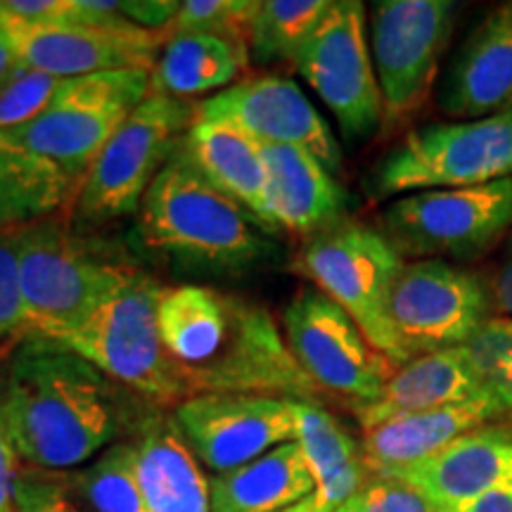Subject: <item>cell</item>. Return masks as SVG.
Returning <instances> with one entry per match:
<instances>
[{
	"label": "cell",
	"mask_w": 512,
	"mask_h": 512,
	"mask_svg": "<svg viewBox=\"0 0 512 512\" xmlns=\"http://www.w3.org/2000/svg\"><path fill=\"white\" fill-rule=\"evenodd\" d=\"M114 387L62 344L17 339L0 368V413L24 467L69 472L117 444L121 408Z\"/></svg>",
	"instance_id": "7a4b0ae2"
},
{
	"label": "cell",
	"mask_w": 512,
	"mask_h": 512,
	"mask_svg": "<svg viewBox=\"0 0 512 512\" xmlns=\"http://www.w3.org/2000/svg\"><path fill=\"white\" fill-rule=\"evenodd\" d=\"M62 79L17 64L15 74L0 88V133L36 119L48 107Z\"/></svg>",
	"instance_id": "d6a6232c"
},
{
	"label": "cell",
	"mask_w": 512,
	"mask_h": 512,
	"mask_svg": "<svg viewBox=\"0 0 512 512\" xmlns=\"http://www.w3.org/2000/svg\"><path fill=\"white\" fill-rule=\"evenodd\" d=\"M74 197L72 181L55 164L22 150L0 133V230L53 219Z\"/></svg>",
	"instance_id": "83f0119b"
},
{
	"label": "cell",
	"mask_w": 512,
	"mask_h": 512,
	"mask_svg": "<svg viewBox=\"0 0 512 512\" xmlns=\"http://www.w3.org/2000/svg\"><path fill=\"white\" fill-rule=\"evenodd\" d=\"M245 38L219 34L171 36L150 74L152 93L190 100L226 91L249 67Z\"/></svg>",
	"instance_id": "484cf974"
},
{
	"label": "cell",
	"mask_w": 512,
	"mask_h": 512,
	"mask_svg": "<svg viewBox=\"0 0 512 512\" xmlns=\"http://www.w3.org/2000/svg\"><path fill=\"white\" fill-rule=\"evenodd\" d=\"M489 392L467 361L463 347L415 356L394 370L382 394L370 403L354 406L363 432L382 422L456 403L489 399Z\"/></svg>",
	"instance_id": "7402d4cb"
},
{
	"label": "cell",
	"mask_w": 512,
	"mask_h": 512,
	"mask_svg": "<svg viewBox=\"0 0 512 512\" xmlns=\"http://www.w3.org/2000/svg\"><path fill=\"white\" fill-rule=\"evenodd\" d=\"M15 69H17L15 55H12L8 43L3 41V36H0V88L10 81V76L15 74Z\"/></svg>",
	"instance_id": "60d3db41"
},
{
	"label": "cell",
	"mask_w": 512,
	"mask_h": 512,
	"mask_svg": "<svg viewBox=\"0 0 512 512\" xmlns=\"http://www.w3.org/2000/svg\"><path fill=\"white\" fill-rule=\"evenodd\" d=\"M183 150L216 188L256 216L268 233H278L268 207V171L259 140L238 126L195 121L185 133Z\"/></svg>",
	"instance_id": "cb8c5ba5"
},
{
	"label": "cell",
	"mask_w": 512,
	"mask_h": 512,
	"mask_svg": "<svg viewBox=\"0 0 512 512\" xmlns=\"http://www.w3.org/2000/svg\"><path fill=\"white\" fill-rule=\"evenodd\" d=\"M453 22L456 3L451 0H380L373 5L368 46L387 126L411 119L430 98Z\"/></svg>",
	"instance_id": "8fae6325"
},
{
	"label": "cell",
	"mask_w": 512,
	"mask_h": 512,
	"mask_svg": "<svg viewBox=\"0 0 512 512\" xmlns=\"http://www.w3.org/2000/svg\"><path fill=\"white\" fill-rule=\"evenodd\" d=\"M152 72H100L62 79L48 107L3 136L48 159L79 192L102 147L152 93Z\"/></svg>",
	"instance_id": "9c48e42d"
},
{
	"label": "cell",
	"mask_w": 512,
	"mask_h": 512,
	"mask_svg": "<svg viewBox=\"0 0 512 512\" xmlns=\"http://www.w3.org/2000/svg\"><path fill=\"white\" fill-rule=\"evenodd\" d=\"M81 17L27 24L0 10V36L17 64L57 79L100 72H152L169 41L166 31L128 22L119 3L79 0Z\"/></svg>",
	"instance_id": "8992f818"
},
{
	"label": "cell",
	"mask_w": 512,
	"mask_h": 512,
	"mask_svg": "<svg viewBox=\"0 0 512 512\" xmlns=\"http://www.w3.org/2000/svg\"><path fill=\"white\" fill-rule=\"evenodd\" d=\"M195 121L238 126L259 143L309 150L332 176L342 174V150L330 126L292 79L259 74L197 102Z\"/></svg>",
	"instance_id": "e0dca14e"
},
{
	"label": "cell",
	"mask_w": 512,
	"mask_h": 512,
	"mask_svg": "<svg viewBox=\"0 0 512 512\" xmlns=\"http://www.w3.org/2000/svg\"><path fill=\"white\" fill-rule=\"evenodd\" d=\"M512 178V110L463 124H427L384 155L368 190L373 197L472 188Z\"/></svg>",
	"instance_id": "30bf717a"
},
{
	"label": "cell",
	"mask_w": 512,
	"mask_h": 512,
	"mask_svg": "<svg viewBox=\"0 0 512 512\" xmlns=\"http://www.w3.org/2000/svg\"><path fill=\"white\" fill-rule=\"evenodd\" d=\"M512 226V178L401 197L382 211L387 240L401 256L482 254Z\"/></svg>",
	"instance_id": "7c38bea8"
},
{
	"label": "cell",
	"mask_w": 512,
	"mask_h": 512,
	"mask_svg": "<svg viewBox=\"0 0 512 512\" xmlns=\"http://www.w3.org/2000/svg\"><path fill=\"white\" fill-rule=\"evenodd\" d=\"M363 512H437L418 491L392 477L363 486Z\"/></svg>",
	"instance_id": "d590c367"
},
{
	"label": "cell",
	"mask_w": 512,
	"mask_h": 512,
	"mask_svg": "<svg viewBox=\"0 0 512 512\" xmlns=\"http://www.w3.org/2000/svg\"><path fill=\"white\" fill-rule=\"evenodd\" d=\"M501 413L503 408L494 396H489L434 411L399 415L363 432V463L377 477H387L444 451L448 444L477 432Z\"/></svg>",
	"instance_id": "44dd1931"
},
{
	"label": "cell",
	"mask_w": 512,
	"mask_h": 512,
	"mask_svg": "<svg viewBox=\"0 0 512 512\" xmlns=\"http://www.w3.org/2000/svg\"><path fill=\"white\" fill-rule=\"evenodd\" d=\"M441 110L486 119L512 110V3L486 12L458 48L439 93Z\"/></svg>",
	"instance_id": "d6986e66"
},
{
	"label": "cell",
	"mask_w": 512,
	"mask_h": 512,
	"mask_svg": "<svg viewBox=\"0 0 512 512\" xmlns=\"http://www.w3.org/2000/svg\"><path fill=\"white\" fill-rule=\"evenodd\" d=\"M131 441L147 512H211V482L174 415H147Z\"/></svg>",
	"instance_id": "603a6c76"
},
{
	"label": "cell",
	"mask_w": 512,
	"mask_h": 512,
	"mask_svg": "<svg viewBox=\"0 0 512 512\" xmlns=\"http://www.w3.org/2000/svg\"><path fill=\"white\" fill-rule=\"evenodd\" d=\"M463 351L503 411L512 413V318H489Z\"/></svg>",
	"instance_id": "4dcf8cb0"
},
{
	"label": "cell",
	"mask_w": 512,
	"mask_h": 512,
	"mask_svg": "<svg viewBox=\"0 0 512 512\" xmlns=\"http://www.w3.org/2000/svg\"><path fill=\"white\" fill-rule=\"evenodd\" d=\"M164 287L145 271H136L79 330L62 339L83 361L131 389L155 406H178L190 399L188 389L166 356L157 325V304Z\"/></svg>",
	"instance_id": "5b68a950"
},
{
	"label": "cell",
	"mask_w": 512,
	"mask_h": 512,
	"mask_svg": "<svg viewBox=\"0 0 512 512\" xmlns=\"http://www.w3.org/2000/svg\"><path fill=\"white\" fill-rule=\"evenodd\" d=\"M211 482V512H280L316 491L297 441L275 446L252 463L221 472Z\"/></svg>",
	"instance_id": "d4e9b609"
},
{
	"label": "cell",
	"mask_w": 512,
	"mask_h": 512,
	"mask_svg": "<svg viewBox=\"0 0 512 512\" xmlns=\"http://www.w3.org/2000/svg\"><path fill=\"white\" fill-rule=\"evenodd\" d=\"M136 271L119 249L74 233L67 221L55 216L24 226L19 252L27 316L24 337L62 342Z\"/></svg>",
	"instance_id": "277c9868"
},
{
	"label": "cell",
	"mask_w": 512,
	"mask_h": 512,
	"mask_svg": "<svg viewBox=\"0 0 512 512\" xmlns=\"http://www.w3.org/2000/svg\"><path fill=\"white\" fill-rule=\"evenodd\" d=\"M387 477L411 486L437 512L456 510L494 491H512V437L491 430L470 432Z\"/></svg>",
	"instance_id": "ac0fdd59"
},
{
	"label": "cell",
	"mask_w": 512,
	"mask_h": 512,
	"mask_svg": "<svg viewBox=\"0 0 512 512\" xmlns=\"http://www.w3.org/2000/svg\"><path fill=\"white\" fill-rule=\"evenodd\" d=\"M446 512H512V491H494Z\"/></svg>",
	"instance_id": "ab89813d"
},
{
	"label": "cell",
	"mask_w": 512,
	"mask_h": 512,
	"mask_svg": "<svg viewBox=\"0 0 512 512\" xmlns=\"http://www.w3.org/2000/svg\"><path fill=\"white\" fill-rule=\"evenodd\" d=\"M261 150L275 230L313 238L344 221L347 195L309 150L275 143H261Z\"/></svg>",
	"instance_id": "ffe728a7"
},
{
	"label": "cell",
	"mask_w": 512,
	"mask_h": 512,
	"mask_svg": "<svg viewBox=\"0 0 512 512\" xmlns=\"http://www.w3.org/2000/svg\"><path fill=\"white\" fill-rule=\"evenodd\" d=\"M403 266L406 261L387 235L354 221L313 235L294 261V268L347 313L396 368L411 361L389 320V297Z\"/></svg>",
	"instance_id": "52a82bcc"
},
{
	"label": "cell",
	"mask_w": 512,
	"mask_h": 512,
	"mask_svg": "<svg viewBox=\"0 0 512 512\" xmlns=\"http://www.w3.org/2000/svg\"><path fill=\"white\" fill-rule=\"evenodd\" d=\"M15 512H91L64 489L57 472L24 467L15 486Z\"/></svg>",
	"instance_id": "e575fe53"
},
{
	"label": "cell",
	"mask_w": 512,
	"mask_h": 512,
	"mask_svg": "<svg viewBox=\"0 0 512 512\" xmlns=\"http://www.w3.org/2000/svg\"><path fill=\"white\" fill-rule=\"evenodd\" d=\"M489 309L482 280L441 259L403 266L389 297V320L408 358L463 347L491 318Z\"/></svg>",
	"instance_id": "9a60e30c"
},
{
	"label": "cell",
	"mask_w": 512,
	"mask_h": 512,
	"mask_svg": "<svg viewBox=\"0 0 512 512\" xmlns=\"http://www.w3.org/2000/svg\"><path fill=\"white\" fill-rule=\"evenodd\" d=\"M178 10H181V3L176 0H126V3H119V12L128 22L152 31L169 29Z\"/></svg>",
	"instance_id": "8d00e7d4"
},
{
	"label": "cell",
	"mask_w": 512,
	"mask_h": 512,
	"mask_svg": "<svg viewBox=\"0 0 512 512\" xmlns=\"http://www.w3.org/2000/svg\"><path fill=\"white\" fill-rule=\"evenodd\" d=\"M22 233L24 228L0 230V344L17 342L27 335L22 275H19Z\"/></svg>",
	"instance_id": "836d02e7"
},
{
	"label": "cell",
	"mask_w": 512,
	"mask_h": 512,
	"mask_svg": "<svg viewBox=\"0 0 512 512\" xmlns=\"http://www.w3.org/2000/svg\"><path fill=\"white\" fill-rule=\"evenodd\" d=\"M294 441L316 479V494L337 510L363 491L368 467L361 446L316 401L294 399Z\"/></svg>",
	"instance_id": "4316f807"
},
{
	"label": "cell",
	"mask_w": 512,
	"mask_h": 512,
	"mask_svg": "<svg viewBox=\"0 0 512 512\" xmlns=\"http://www.w3.org/2000/svg\"><path fill=\"white\" fill-rule=\"evenodd\" d=\"M22 470L24 463L0 413V512H15V486Z\"/></svg>",
	"instance_id": "74e56055"
},
{
	"label": "cell",
	"mask_w": 512,
	"mask_h": 512,
	"mask_svg": "<svg viewBox=\"0 0 512 512\" xmlns=\"http://www.w3.org/2000/svg\"><path fill=\"white\" fill-rule=\"evenodd\" d=\"M261 0H185L166 36L219 34L247 41V29Z\"/></svg>",
	"instance_id": "1f68e13d"
},
{
	"label": "cell",
	"mask_w": 512,
	"mask_h": 512,
	"mask_svg": "<svg viewBox=\"0 0 512 512\" xmlns=\"http://www.w3.org/2000/svg\"><path fill=\"white\" fill-rule=\"evenodd\" d=\"M330 5L332 0H261L247 29L249 60L264 67L275 62L294 64Z\"/></svg>",
	"instance_id": "f546056e"
},
{
	"label": "cell",
	"mask_w": 512,
	"mask_h": 512,
	"mask_svg": "<svg viewBox=\"0 0 512 512\" xmlns=\"http://www.w3.org/2000/svg\"><path fill=\"white\" fill-rule=\"evenodd\" d=\"M280 512H335V510H332L330 505H325L323 498H320L316 491H313V494L309 498H304L302 503L292 505V508L280 510Z\"/></svg>",
	"instance_id": "b9f144b4"
},
{
	"label": "cell",
	"mask_w": 512,
	"mask_h": 512,
	"mask_svg": "<svg viewBox=\"0 0 512 512\" xmlns=\"http://www.w3.org/2000/svg\"><path fill=\"white\" fill-rule=\"evenodd\" d=\"M138 228L157 252L214 271H245L273 252L259 219L216 188L183 145L145 192Z\"/></svg>",
	"instance_id": "3957f363"
},
{
	"label": "cell",
	"mask_w": 512,
	"mask_h": 512,
	"mask_svg": "<svg viewBox=\"0 0 512 512\" xmlns=\"http://www.w3.org/2000/svg\"><path fill=\"white\" fill-rule=\"evenodd\" d=\"M157 325L190 396H318L266 306L209 285L164 287Z\"/></svg>",
	"instance_id": "6da1fadb"
},
{
	"label": "cell",
	"mask_w": 512,
	"mask_h": 512,
	"mask_svg": "<svg viewBox=\"0 0 512 512\" xmlns=\"http://www.w3.org/2000/svg\"><path fill=\"white\" fill-rule=\"evenodd\" d=\"M294 67L335 114L349 140L370 136L384 121L363 3L332 0L328 15L299 50Z\"/></svg>",
	"instance_id": "4fadbf2b"
},
{
	"label": "cell",
	"mask_w": 512,
	"mask_h": 512,
	"mask_svg": "<svg viewBox=\"0 0 512 512\" xmlns=\"http://www.w3.org/2000/svg\"><path fill=\"white\" fill-rule=\"evenodd\" d=\"M197 102L150 93L102 147L74 197V223L98 228L138 214L145 192L183 145Z\"/></svg>",
	"instance_id": "ba28073f"
},
{
	"label": "cell",
	"mask_w": 512,
	"mask_h": 512,
	"mask_svg": "<svg viewBox=\"0 0 512 512\" xmlns=\"http://www.w3.org/2000/svg\"><path fill=\"white\" fill-rule=\"evenodd\" d=\"M64 489L91 512H147L138 484L136 446L117 441L91 463L57 472Z\"/></svg>",
	"instance_id": "f1b7e54d"
},
{
	"label": "cell",
	"mask_w": 512,
	"mask_h": 512,
	"mask_svg": "<svg viewBox=\"0 0 512 512\" xmlns=\"http://www.w3.org/2000/svg\"><path fill=\"white\" fill-rule=\"evenodd\" d=\"M335 512H363V496L356 494L351 501H347L344 505H339Z\"/></svg>",
	"instance_id": "7bdbcfd3"
},
{
	"label": "cell",
	"mask_w": 512,
	"mask_h": 512,
	"mask_svg": "<svg viewBox=\"0 0 512 512\" xmlns=\"http://www.w3.org/2000/svg\"><path fill=\"white\" fill-rule=\"evenodd\" d=\"M494 299L496 306L512 316V242L508 247V256H505L503 266L498 268L496 285H494Z\"/></svg>",
	"instance_id": "f35d334b"
},
{
	"label": "cell",
	"mask_w": 512,
	"mask_h": 512,
	"mask_svg": "<svg viewBox=\"0 0 512 512\" xmlns=\"http://www.w3.org/2000/svg\"><path fill=\"white\" fill-rule=\"evenodd\" d=\"M171 415L197 460L216 475L294 441V399L287 396L197 394Z\"/></svg>",
	"instance_id": "2e32d148"
},
{
	"label": "cell",
	"mask_w": 512,
	"mask_h": 512,
	"mask_svg": "<svg viewBox=\"0 0 512 512\" xmlns=\"http://www.w3.org/2000/svg\"><path fill=\"white\" fill-rule=\"evenodd\" d=\"M283 335L311 382L347 396L354 406L375 401L396 370L354 320L316 287H304L287 304Z\"/></svg>",
	"instance_id": "5bb4252c"
}]
</instances>
